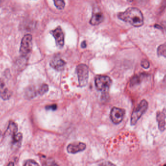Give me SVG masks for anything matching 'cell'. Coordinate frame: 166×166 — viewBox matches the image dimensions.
Masks as SVG:
<instances>
[{"mask_svg":"<svg viewBox=\"0 0 166 166\" xmlns=\"http://www.w3.org/2000/svg\"><path fill=\"white\" fill-rule=\"evenodd\" d=\"M55 6L58 10H62L65 7L64 0H53Z\"/></svg>","mask_w":166,"mask_h":166,"instance_id":"obj_17","label":"cell"},{"mask_svg":"<svg viewBox=\"0 0 166 166\" xmlns=\"http://www.w3.org/2000/svg\"><path fill=\"white\" fill-rule=\"evenodd\" d=\"M17 131H18V126L16 123L13 122H10L6 132L7 133L13 136L17 133Z\"/></svg>","mask_w":166,"mask_h":166,"instance_id":"obj_15","label":"cell"},{"mask_svg":"<svg viewBox=\"0 0 166 166\" xmlns=\"http://www.w3.org/2000/svg\"><path fill=\"white\" fill-rule=\"evenodd\" d=\"M32 48V36L27 34L23 37L20 44V52L23 57H26L31 52Z\"/></svg>","mask_w":166,"mask_h":166,"instance_id":"obj_5","label":"cell"},{"mask_svg":"<svg viewBox=\"0 0 166 166\" xmlns=\"http://www.w3.org/2000/svg\"><path fill=\"white\" fill-rule=\"evenodd\" d=\"M141 65L144 68L147 69L150 67V63L147 60H143L141 63Z\"/></svg>","mask_w":166,"mask_h":166,"instance_id":"obj_21","label":"cell"},{"mask_svg":"<svg viewBox=\"0 0 166 166\" xmlns=\"http://www.w3.org/2000/svg\"><path fill=\"white\" fill-rule=\"evenodd\" d=\"M11 93L5 85L4 82L0 81V97L4 100L9 99Z\"/></svg>","mask_w":166,"mask_h":166,"instance_id":"obj_13","label":"cell"},{"mask_svg":"<svg viewBox=\"0 0 166 166\" xmlns=\"http://www.w3.org/2000/svg\"><path fill=\"white\" fill-rule=\"evenodd\" d=\"M38 95H39V88L38 89H36L34 86H30V87L27 88L26 91H25V97L28 99L33 98L34 97H36Z\"/></svg>","mask_w":166,"mask_h":166,"instance_id":"obj_14","label":"cell"},{"mask_svg":"<svg viewBox=\"0 0 166 166\" xmlns=\"http://www.w3.org/2000/svg\"><path fill=\"white\" fill-rule=\"evenodd\" d=\"M49 90V87L46 84H43L39 88V95H43Z\"/></svg>","mask_w":166,"mask_h":166,"instance_id":"obj_18","label":"cell"},{"mask_svg":"<svg viewBox=\"0 0 166 166\" xmlns=\"http://www.w3.org/2000/svg\"><path fill=\"white\" fill-rule=\"evenodd\" d=\"M39 164L33 160H28L25 162L24 166H39Z\"/></svg>","mask_w":166,"mask_h":166,"instance_id":"obj_20","label":"cell"},{"mask_svg":"<svg viewBox=\"0 0 166 166\" xmlns=\"http://www.w3.org/2000/svg\"><path fill=\"white\" fill-rule=\"evenodd\" d=\"M81 46L82 48H85V47H86L87 44L86 43V41H84L82 43Z\"/></svg>","mask_w":166,"mask_h":166,"instance_id":"obj_23","label":"cell"},{"mask_svg":"<svg viewBox=\"0 0 166 166\" xmlns=\"http://www.w3.org/2000/svg\"><path fill=\"white\" fill-rule=\"evenodd\" d=\"M76 71L78 75L79 86L84 87L87 84L88 82L89 77L88 67L86 64H80L77 66Z\"/></svg>","mask_w":166,"mask_h":166,"instance_id":"obj_3","label":"cell"},{"mask_svg":"<svg viewBox=\"0 0 166 166\" xmlns=\"http://www.w3.org/2000/svg\"><path fill=\"white\" fill-rule=\"evenodd\" d=\"M86 149V145L84 143L78 142L71 143L67 146V150L69 153L76 154L84 151Z\"/></svg>","mask_w":166,"mask_h":166,"instance_id":"obj_9","label":"cell"},{"mask_svg":"<svg viewBox=\"0 0 166 166\" xmlns=\"http://www.w3.org/2000/svg\"><path fill=\"white\" fill-rule=\"evenodd\" d=\"M166 111L164 109L162 111H158L157 114V120L158 122V129L160 131H164L166 126Z\"/></svg>","mask_w":166,"mask_h":166,"instance_id":"obj_10","label":"cell"},{"mask_svg":"<svg viewBox=\"0 0 166 166\" xmlns=\"http://www.w3.org/2000/svg\"><path fill=\"white\" fill-rule=\"evenodd\" d=\"M112 81L109 76L99 75L95 79V84L96 88L99 91L106 92L110 87Z\"/></svg>","mask_w":166,"mask_h":166,"instance_id":"obj_4","label":"cell"},{"mask_svg":"<svg viewBox=\"0 0 166 166\" xmlns=\"http://www.w3.org/2000/svg\"><path fill=\"white\" fill-rule=\"evenodd\" d=\"M104 20V16L103 12L99 8H94L90 24L93 25H96L103 22Z\"/></svg>","mask_w":166,"mask_h":166,"instance_id":"obj_8","label":"cell"},{"mask_svg":"<svg viewBox=\"0 0 166 166\" xmlns=\"http://www.w3.org/2000/svg\"><path fill=\"white\" fill-rule=\"evenodd\" d=\"M143 77H144V75H143V74L135 76L134 77L132 78V79L130 81V85L134 86V85H136L137 84L139 83L142 81Z\"/></svg>","mask_w":166,"mask_h":166,"instance_id":"obj_16","label":"cell"},{"mask_svg":"<svg viewBox=\"0 0 166 166\" xmlns=\"http://www.w3.org/2000/svg\"><path fill=\"white\" fill-rule=\"evenodd\" d=\"M10 165H12L13 166V165H14V164H12V163H10V164H8V166H10Z\"/></svg>","mask_w":166,"mask_h":166,"instance_id":"obj_24","label":"cell"},{"mask_svg":"<svg viewBox=\"0 0 166 166\" xmlns=\"http://www.w3.org/2000/svg\"><path fill=\"white\" fill-rule=\"evenodd\" d=\"M66 62L59 57L53 58L50 62V66L58 71H61L64 69Z\"/></svg>","mask_w":166,"mask_h":166,"instance_id":"obj_11","label":"cell"},{"mask_svg":"<svg viewBox=\"0 0 166 166\" xmlns=\"http://www.w3.org/2000/svg\"><path fill=\"white\" fill-rule=\"evenodd\" d=\"M57 106L55 104H53V105H49V106H46V109L47 110H51L53 111H54L55 110L57 109Z\"/></svg>","mask_w":166,"mask_h":166,"instance_id":"obj_22","label":"cell"},{"mask_svg":"<svg viewBox=\"0 0 166 166\" xmlns=\"http://www.w3.org/2000/svg\"><path fill=\"white\" fill-rule=\"evenodd\" d=\"M118 18L128 22L135 27H140L143 25L144 18L141 11L135 7H130L124 12L118 14Z\"/></svg>","mask_w":166,"mask_h":166,"instance_id":"obj_1","label":"cell"},{"mask_svg":"<svg viewBox=\"0 0 166 166\" xmlns=\"http://www.w3.org/2000/svg\"><path fill=\"white\" fill-rule=\"evenodd\" d=\"M148 107V103L145 99L140 101L137 108L132 113L131 118V124L135 125L137 123L138 120L140 119L143 114L145 113Z\"/></svg>","mask_w":166,"mask_h":166,"instance_id":"obj_2","label":"cell"},{"mask_svg":"<svg viewBox=\"0 0 166 166\" xmlns=\"http://www.w3.org/2000/svg\"><path fill=\"white\" fill-rule=\"evenodd\" d=\"M1 132L0 131V136H1Z\"/></svg>","mask_w":166,"mask_h":166,"instance_id":"obj_25","label":"cell"},{"mask_svg":"<svg viewBox=\"0 0 166 166\" xmlns=\"http://www.w3.org/2000/svg\"><path fill=\"white\" fill-rule=\"evenodd\" d=\"M125 114L124 110L114 107L111 110L110 114L111 120L114 123L118 124L123 121Z\"/></svg>","mask_w":166,"mask_h":166,"instance_id":"obj_6","label":"cell"},{"mask_svg":"<svg viewBox=\"0 0 166 166\" xmlns=\"http://www.w3.org/2000/svg\"><path fill=\"white\" fill-rule=\"evenodd\" d=\"M23 140V135L20 133H16L12 136V148L13 150L19 149L21 145Z\"/></svg>","mask_w":166,"mask_h":166,"instance_id":"obj_12","label":"cell"},{"mask_svg":"<svg viewBox=\"0 0 166 166\" xmlns=\"http://www.w3.org/2000/svg\"><path fill=\"white\" fill-rule=\"evenodd\" d=\"M51 33L55 38L57 46L62 48L64 44V35L61 28L59 26L57 27L54 30L51 31Z\"/></svg>","mask_w":166,"mask_h":166,"instance_id":"obj_7","label":"cell"},{"mask_svg":"<svg viewBox=\"0 0 166 166\" xmlns=\"http://www.w3.org/2000/svg\"><path fill=\"white\" fill-rule=\"evenodd\" d=\"M158 54L160 56H163L166 57V46L164 45H162L158 47L157 50Z\"/></svg>","mask_w":166,"mask_h":166,"instance_id":"obj_19","label":"cell"}]
</instances>
